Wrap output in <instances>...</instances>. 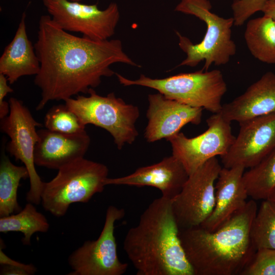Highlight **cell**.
I'll use <instances>...</instances> for the list:
<instances>
[{"label": "cell", "instance_id": "6da1fadb", "mask_svg": "<svg viewBox=\"0 0 275 275\" xmlns=\"http://www.w3.org/2000/svg\"><path fill=\"white\" fill-rule=\"evenodd\" d=\"M34 45L40 64L34 78L41 96L37 111L50 101L88 94L90 88L100 84L103 77L115 74L112 64L141 67L125 53L119 39L95 41L72 35L49 15L41 16Z\"/></svg>", "mask_w": 275, "mask_h": 275}, {"label": "cell", "instance_id": "7a4b0ae2", "mask_svg": "<svg viewBox=\"0 0 275 275\" xmlns=\"http://www.w3.org/2000/svg\"><path fill=\"white\" fill-rule=\"evenodd\" d=\"M172 200H154L127 232L123 249L137 275H194L181 244Z\"/></svg>", "mask_w": 275, "mask_h": 275}, {"label": "cell", "instance_id": "3957f363", "mask_svg": "<svg viewBox=\"0 0 275 275\" xmlns=\"http://www.w3.org/2000/svg\"><path fill=\"white\" fill-rule=\"evenodd\" d=\"M257 210V203L252 199L214 231L201 226L179 230L194 275L240 274L256 252L250 230Z\"/></svg>", "mask_w": 275, "mask_h": 275}, {"label": "cell", "instance_id": "277c9868", "mask_svg": "<svg viewBox=\"0 0 275 275\" xmlns=\"http://www.w3.org/2000/svg\"><path fill=\"white\" fill-rule=\"evenodd\" d=\"M209 0H180L175 11L194 15L206 25L202 40L194 44L187 37L175 31L178 45L186 54V58L178 66L194 67L205 61L202 69L208 71L213 64L216 66L227 64L236 52V46L232 38L233 17L226 18L211 12Z\"/></svg>", "mask_w": 275, "mask_h": 275}, {"label": "cell", "instance_id": "5b68a950", "mask_svg": "<svg viewBox=\"0 0 275 275\" xmlns=\"http://www.w3.org/2000/svg\"><path fill=\"white\" fill-rule=\"evenodd\" d=\"M108 175L105 164L78 159L59 169L52 179L44 182L41 203L53 216H63L71 204L87 203L102 192Z\"/></svg>", "mask_w": 275, "mask_h": 275}, {"label": "cell", "instance_id": "8992f818", "mask_svg": "<svg viewBox=\"0 0 275 275\" xmlns=\"http://www.w3.org/2000/svg\"><path fill=\"white\" fill-rule=\"evenodd\" d=\"M115 74L124 86H140L151 88L168 98L190 106L202 108L213 114L221 112L222 99L227 90L223 75L217 69L209 71L201 69L164 78H152L141 74L134 80L117 73Z\"/></svg>", "mask_w": 275, "mask_h": 275}, {"label": "cell", "instance_id": "52a82bcc", "mask_svg": "<svg viewBox=\"0 0 275 275\" xmlns=\"http://www.w3.org/2000/svg\"><path fill=\"white\" fill-rule=\"evenodd\" d=\"M88 94L68 98L65 104L85 126L93 124L108 132L119 150L126 144H132L139 135L135 127L140 116L138 107L126 103L114 92L103 96L90 88Z\"/></svg>", "mask_w": 275, "mask_h": 275}, {"label": "cell", "instance_id": "ba28073f", "mask_svg": "<svg viewBox=\"0 0 275 275\" xmlns=\"http://www.w3.org/2000/svg\"><path fill=\"white\" fill-rule=\"evenodd\" d=\"M10 112L1 119V129L10 140L7 150L16 160H20L26 168L29 175L30 189L26 195L28 202L38 205L44 184L37 172L34 152L39 139L36 128L41 126L22 102L14 97L9 100Z\"/></svg>", "mask_w": 275, "mask_h": 275}, {"label": "cell", "instance_id": "9c48e42d", "mask_svg": "<svg viewBox=\"0 0 275 275\" xmlns=\"http://www.w3.org/2000/svg\"><path fill=\"white\" fill-rule=\"evenodd\" d=\"M124 216V209L108 206L98 238L86 241L69 256L72 271L68 275H122L126 272L128 265L119 259L114 234L115 223Z\"/></svg>", "mask_w": 275, "mask_h": 275}, {"label": "cell", "instance_id": "30bf717a", "mask_svg": "<svg viewBox=\"0 0 275 275\" xmlns=\"http://www.w3.org/2000/svg\"><path fill=\"white\" fill-rule=\"evenodd\" d=\"M222 168L216 157L210 159L189 175L172 200L179 230L200 226L211 214L215 203V181Z\"/></svg>", "mask_w": 275, "mask_h": 275}, {"label": "cell", "instance_id": "8fae6325", "mask_svg": "<svg viewBox=\"0 0 275 275\" xmlns=\"http://www.w3.org/2000/svg\"><path fill=\"white\" fill-rule=\"evenodd\" d=\"M43 3L53 20L67 32L80 33L95 41L113 36L120 18L118 5L111 3L104 10L96 4L69 0H45Z\"/></svg>", "mask_w": 275, "mask_h": 275}, {"label": "cell", "instance_id": "7c38bea8", "mask_svg": "<svg viewBox=\"0 0 275 275\" xmlns=\"http://www.w3.org/2000/svg\"><path fill=\"white\" fill-rule=\"evenodd\" d=\"M206 123L207 130L197 136L189 138L179 132L167 139L172 155L180 161L189 175L210 159L225 155L235 139L231 122L220 113L213 114Z\"/></svg>", "mask_w": 275, "mask_h": 275}, {"label": "cell", "instance_id": "4fadbf2b", "mask_svg": "<svg viewBox=\"0 0 275 275\" xmlns=\"http://www.w3.org/2000/svg\"><path fill=\"white\" fill-rule=\"evenodd\" d=\"M238 134L228 152L221 157L224 167L251 168L275 149V113L239 123Z\"/></svg>", "mask_w": 275, "mask_h": 275}, {"label": "cell", "instance_id": "5bb4252c", "mask_svg": "<svg viewBox=\"0 0 275 275\" xmlns=\"http://www.w3.org/2000/svg\"><path fill=\"white\" fill-rule=\"evenodd\" d=\"M148 100V124L144 132L148 142L167 140L179 133L186 124L198 125L201 121L202 108L168 98L159 92L149 94Z\"/></svg>", "mask_w": 275, "mask_h": 275}, {"label": "cell", "instance_id": "9a60e30c", "mask_svg": "<svg viewBox=\"0 0 275 275\" xmlns=\"http://www.w3.org/2000/svg\"><path fill=\"white\" fill-rule=\"evenodd\" d=\"M188 176L180 161L172 155L157 163L140 167L130 175L108 177L105 184L151 186L158 189L161 196L172 200L181 191Z\"/></svg>", "mask_w": 275, "mask_h": 275}, {"label": "cell", "instance_id": "2e32d148", "mask_svg": "<svg viewBox=\"0 0 275 275\" xmlns=\"http://www.w3.org/2000/svg\"><path fill=\"white\" fill-rule=\"evenodd\" d=\"M38 132L35 163L48 169L58 170L84 157L90 144V138L86 130L75 134H66L46 128L38 130Z\"/></svg>", "mask_w": 275, "mask_h": 275}, {"label": "cell", "instance_id": "e0dca14e", "mask_svg": "<svg viewBox=\"0 0 275 275\" xmlns=\"http://www.w3.org/2000/svg\"><path fill=\"white\" fill-rule=\"evenodd\" d=\"M244 170L240 165L222 168L215 185L214 208L200 226L214 231L246 205L249 196L243 180Z\"/></svg>", "mask_w": 275, "mask_h": 275}, {"label": "cell", "instance_id": "ac0fdd59", "mask_svg": "<svg viewBox=\"0 0 275 275\" xmlns=\"http://www.w3.org/2000/svg\"><path fill=\"white\" fill-rule=\"evenodd\" d=\"M230 122L238 123L275 113V74L269 71L241 95L224 104L219 112Z\"/></svg>", "mask_w": 275, "mask_h": 275}, {"label": "cell", "instance_id": "d6986e66", "mask_svg": "<svg viewBox=\"0 0 275 275\" xmlns=\"http://www.w3.org/2000/svg\"><path fill=\"white\" fill-rule=\"evenodd\" d=\"M25 17L23 12L14 37L0 58V73L11 85L22 76H35L40 68L34 45L27 34Z\"/></svg>", "mask_w": 275, "mask_h": 275}, {"label": "cell", "instance_id": "ffe728a7", "mask_svg": "<svg viewBox=\"0 0 275 275\" xmlns=\"http://www.w3.org/2000/svg\"><path fill=\"white\" fill-rule=\"evenodd\" d=\"M244 37L252 55L259 61L275 64V21L264 14L246 23Z\"/></svg>", "mask_w": 275, "mask_h": 275}, {"label": "cell", "instance_id": "44dd1931", "mask_svg": "<svg viewBox=\"0 0 275 275\" xmlns=\"http://www.w3.org/2000/svg\"><path fill=\"white\" fill-rule=\"evenodd\" d=\"M29 177L24 166L13 164L3 154L0 163V217L20 211L17 201V191L21 179Z\"/></svg>", "mask_w": 275, "mask_h": 275}, {"label": "cell", "instance_id": "7402d4cb", "mask_svg": "<svg viewBox=\"0 0 275 275\" xmlns=\"http://www.w3.org/2000/svg\"><path fill=\"white\" fill-rule=\"evenodd\" d=\"M49 228L47 218L30 202L26 204L20 211L0 218V232H21L23 234L22 242L24 245L31 244V237L34 233H46Z\"/></svg>", "mask_w": 275, "mask_h": 275}, {"label": "cell", "instance_id": "603a6c76", "mask_svg": "<svg viewBox=\"0 0 275 275\" xmlns=\"http://www.w3.org/2000/svg\"><path fill=\"white\" fill-rule=\"evenodd\" d=\"M249 197L267 199L275 189V149L243 175Z\"/></svg>", "mask_w": 275, "mask_h": 275}, {"label": "cell", "instance_id": "cb8c5ba5", "mask_svg": "<svg viewBox=\"0 0 275 275\" xmlns=\"http://www.w3.org/2000/svg\"><path fill=\"white\" fill-rule=\"evenodd\" d=\"M250 237L256 249H275V203L263 200L252 222Z\"/></svg>", "mask_w": 275, "mask_h": 275}, {"label": "cell", "instance_id": "d4e9b609", "mask_svg": "<svg viewBox=\"0 0 275 275\" xmlns=\"http://www.w3.org/2000/svg\"><path fill=\"white\" fill-rule=\"evenodd\" d=\"M45 128L51 131L66 134H75L85 130L78 116L65 104L50 108L44 118Z\"/></svg>", "mask_w": 275, "mask_h": 275}, {"label": "cell", "instance_id": "484cf974", "mask_svg": "<svg viewBox=\"0 0 275 275\" xmlns=\"http://www.w3.org/2000/svg\"><path fill=\"white\" fill-rule=\"evenodd\" d=\"M240 275H275V249L257 250Z\"/></svg>", "mask_w": 275, "mask_h": 275}, {"label": "cell", "instance_id": "4316f807", "mask_svg": "<svg viewBox=\"0 0 275 275\" xmlns=\"http://www.w3.org/2000/svg\"><path fill=\"white\" fill-rule=\"evenodd\" d=\"M268 2V0H234L231 5L234 25L240 26L256 12H263Z\"/></svg>", "mask_w": 275, "mask_h": 275}, {"label": "cell", "instance_id": "83f0119b", "mask_svg": "<svg viewBox=\"0 0 275 275\" xmlns=\"http://www.w3.org/2000/svg\"><path fill=\"white\" fill-rule=\"evenodd\" d=\"M37 268L33 264L21 263L19 265H1V275H31L35 273Z\"/></svg>", "mask_w": 275, "mask_h": 275}, {"label": "cell", "instance_id": "f1b7e54d", "mask_svg": "<svg viewBox=\"0 0 275 275\" xmlns=\"http://www.w3.org/2000/svg\"><path fill=\"white\" fill-rule=\"evenodd\" d=\"M6 76L0 73V119H2L7 116L10 112L9 102L4 100L5 97L8 93H12L13 90L9 86Z\"/></svg>", "mask_w": 275, "mask_h": 275}, {"label": "cell", "instance_id": "f546056e", "mask_svg": "<svg viewBox=\"0 0 275 275\" xmlns=\"http://www.w3.org/2000/svg\"><path fill=\"white\" fill-rule=\"evenodd\" d=\"M263 12L264 14L271 17L275 21V2L268 0Z\"/></svg>", "mask_w": 275, "mask_h": 275}, {"label": "cell", "instance_id": "4dcf8cb0", "mask_svg": "<svg viewBox=\"0 0 275 275\" xmlns=\"http://www.w3.org/2000/svg\"><path fill=\"white\" fill-rule=\"evenodd\" d=\"M267 199H269L275 203V189Z\"/></svg>", "mask_w": 275, "mask_h": 275}, {"label": "cell", "instance_id": "1f68e13d", "mask_svg": "<svg viewBox=\"0 0 275 275\" xmlns=\"http://www.w3.org/2000/svg\"><path fill=\"white\" fill-rule=\"evenodd\" d=\"M69 1H73V2H79L81 1V0H69Z\"/></svg>", "mask_w": 275, "mask_h": 275}, {"label": "cell", "instance_id": "d6a6232c", "mask_svg": "<svg viewBox=\"0 0 275 275\" xmlns=\"http://www.w3.org/2000/svg\"><path fill=\"white\" fill-rule=\"evenodd\" d=\"M269 1L275 2V0H269Z\"/></svg>", "mask_w": 275, "mask_h": 275}, {"label": "cell", "instance_id": "836d02e7", "mask_svg": "<svg viewBox=\"0 0 275 275\" xmlns=\"http://www.w3.org/2000/svg\"><path fill=\"white\" fill-rule=\"evenodd\" d=\"M40 1H42L43 2V1H45V0H40Z\"/></svg>", "mask_w": 275, "mask_h": 275}]
</instances>
